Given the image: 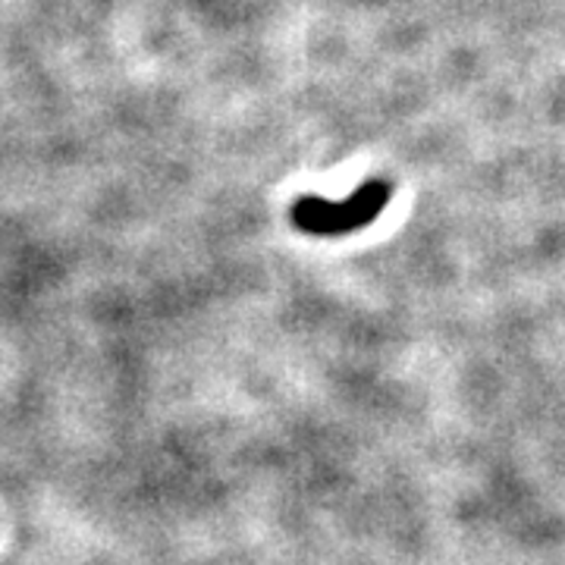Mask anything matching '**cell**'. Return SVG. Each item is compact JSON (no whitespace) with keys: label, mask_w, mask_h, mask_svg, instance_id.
<instances>
[{"label":"cell","mask_w":565,"mask_h":565,"mask_svg":"<svg viewBox=\"0 0 565 565\" xmlns=\"http://www.w3.org/2000/svg\"><path fill=\"white\" fill-rule=\"evenodd\" d=\"M386 202H390V182L371 180L345 202H323V199L296 202L292 223L308 236H343L377 221L384 214Z\"/></svg>","instance_id":"cell-1"}]
</instances>
